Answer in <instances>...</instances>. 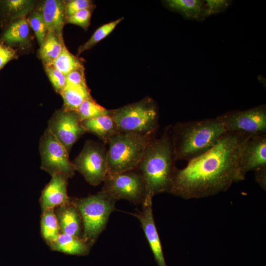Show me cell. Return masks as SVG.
<instances>
[{
	"mask_svg": "<svg viewBox=\"0 0 266 266\" xmlns=\"http://www.w3.org/2000/svg\"><path fill=\"white\" fill-rule=\"evenodd\" d=\"M251 136L227 132L208 151L188 162L184 168H176L169 193L186 200L205 198L243 180L241 158Z\"/></svg>",
	"mask_w": 266,
	"mask_h": 266,
	"instance_id": "1",
	"label": "cell"
},
{
	"mask_svg": "<svg viewBox=\"0 0 266 266\" xmlns=\"http://www.w3.org/2000/svg\"><path fill=\"white\" fill-rule=\"evenodd\" d=\"M171 137V126L159 138L154 137L147 146L136 168L142 176L145 198L169 193L176 167Z\"/></svg>",
	"mask_w": 266,
	"mask_h": 266,
	"instance_id": "2",
	"label": "cell"
},
{
	"mask_svg": "<svg viewBox=\"0 0 266 266\" xmlns=\"http://www.w3.org/2000/svg\"><path fill=\"white\" fill-rule=\"evenodd\" d=\"M217 117L180 122L171 127V137L175 161L188 162L205 153L226 133Z\"/></svg>",
	"mask_w": 266,
	"mask_h": 266,
	"instance_id": "3",
	"label": "cell"
},
{
	"mask_svg": "<svg viewBox=\"0 0 266 266\" xmlns=\"http://www.w3.org/2000/svg\"><path fill=\"white\" fill-rule=\"evenodd\" d=\"M155 135L119 133L112 136L107 143L108 174L136 169Z\"/></svg>",
	"mask_w": 266,
	"mask_h": 266,
	"instance_id": "4",
	"label": "cell"
},
{
	"mask_svg": "<svg viewBox=\"0 0 266 266\" xmlns=\"http://www.w3.org/2000/svg\"><path fill=\"white\" fill-rule=\"evenodd\" d=\"M82 221V238L91 246L105 229L116 200L101 191L85 198H72Z\"/></svg>",
	"mask_w": 266,
	"mask_h": 266,
	"instance_id": "5",
	"label": "cell"
},
{
	"mask_svg": "<svg viewBox=\"0 0 266 266\" xmlns=\"http://www.w3.org/2000/svg\"><path fill=\"white\" fill-rule=\"evenodd\" d=\"M120 133L156 134L159 126V111L150 98L111 110Z\"/></svg>",
	"mask_w": 266,
	"mask_h": 266,
	"instance_id": "6",
	"label": "cell"
},
{
	"mask_svg": "<svg viewBox=\"0 0 266 266\" xmlns=\"http://www.w3.org/2000/svg\"><path fill=\"white\" fill-rule=\"evenodd\" d=\"M72 163L90 184L97 186L108 172L107 149L102 144L88 140Z\"/></svg>",
	"mask_w": 266,
	"mask_h": 266,
	"instance_id": "7",
	"label": "cell"
},
{
	"mask_svg": "<svg viewBox=\"0 0 266 266\" xmlns=\"http://www.w3.org/2000/svg\"><path fill=\"white\" fill-rule=\"evenodd\" d=\"M103 182L101 191L116 200L125 199L134 203H142L145 199V184L137 169L108 174Z\"/></svg>",
	"mask_w": 266,
	"mask_h": 266,
	"instance_id": "8",
	"label": "cell"
},
{
	"mask_svg": "<svg viewBox=\"0 0 266 266\" xmlns=\"http://www.w3.org/2000/svg\"><path fill=\"white\" fill-rule=\"evenodd\" d=\"M39 150L41 169L51 176L62 174L68 178L75 171L69 159L68 151L48 128L41 138Z\"/></svg>",
	"mask_w": 266,
	"mask_h": 266,
	"instance_id": "9",
	"label": "cell"
},
{
	"mask_svg": "<svg viewBox=\"0 0 266 266\" xmlns=\"http://www.w3.org/2000/svg\"><path fill=\"white\" fill-rule=\"evenodd\" d=\"M217 117L226 132L241 133L252 136L266 134L265 104L226 112Z\"/></svg>",
	"mask_w": 266,
	"mask_h": 266,
	"instance_id": "10",
	"label": "cell"
},
{
	"mask_svg": "<svg viewBox=\"0 0 266 266\" xmlns=\"http://www.w3.org/2000/svg\"><path fill=\"white\" fill-rule=\"evenodd\" d=\"M48 129L68 152L86 133L77 112L64 108L54 113L49 121Z\"/></svg>",
	"mask_w": 266,
	"mask_h": 266,
	"instance_id": "11",
	"label": "cell"
},
{
	"mask_svg": "<svg viewBox=\"0 0 266 266\" xmlns=\"http://www.w3.org/2000/svg\"><path fill=\"white\" fill-rule=\"evenodd\" d=\"M133 215L140 223L157 265L158 266H166L161 242L154 219L152 199L145 198L141 211Z\"/></svg>",
	"mask_w": 266,
	"mask_h": 266,
	"instance_id": "12",
	"label": "cell"
},
{
	"mask_svg": "<svg viewBox=\"0 0 266 266\" xmlns=\"http://www.w3.org/2000/svg\"><path fill=\"white\" fill-rule=\"evenodd\" d=\"M68 178L62 174L52 175L42 190L39 202L41 212L68 203L71 200L67 192Z\"/></svg>",
	"mask_w": 266,
	"mask_h": 266,
	"instance_id": "13",
	"label": "cell"
},
{
	"mask_svg": "<svg viewBox=\"0 0 266 266\" xmlns=\"http://www.w3.org/2000/svg\"><path fill=\"white\" fill-rule=\"evenodd\" d=\"M266 167V134L251 136L242 153L241 168L243 174Z\"/></svg>",
	"mask_w": 266,
	"mask_h": 266,
	"instance_id": "14",
	"label": "cell"
},
{
	"mask_svg": "<svg viewBox=\"0 0 266 266\" xmlns=\"http://www.w3.org/2000/svg\"><path fill=\"white\" fill-rule=\"evenodd\" d=\"M61 233L82 238V221L81 214L75 204L70 202L54 208Z\"/></svg>",
	"mask_w": 266,
	"mask_h": 266,
	"instance_id": "15",
	"label": "cell"
},
{
	"mask_svg": "<svg viewBox=\"0 0 266 266\" xmlns=\"http://www.w3.org/2000/svg\"><path fill=\"white\" fill-rule=\"evenodd\" d=\"M48 31L63 37V30L66 22L65 2L59 0L44 1L40 11Z\"/></svg>",
	"mask_w": 266,
	"mask_h": 266,
	"instance_id": "16",
	"label": "cell"
},
{
	"mask_svg": "<svg viewBox=\"0 0 266 266\" xmlns=\"http://www.w3.org/2000/svg\"><path fill=\"white\" fill-rule=\"evenodd\" d=\"M81 122L86 132L94 134L104 144L107 143L112 136L120 133L111 114L84 120Z\"/></svg>",
	"mask_w": 266,
	"mask_h": 266,
	"instance_id": "17",
	"label": "cell"
},
{
	"mask_svg": "<svg viewBox=\"0 0 266 266\" xmlns=\"http://www.w3.org/2000/svg\"><path fill=\"white\" fill-rule=\"evenodd\" d=\"M49 246L53 251L69 255L85 256L89 253L92 246L82 237L61 233Z\"/></svg>",
	"mask_w": 266,
	"mask_h": 266,
	"instance_id": "18",
	"label": "cell"
},
{
	"mask_svg": "<svg viewBox=\"0 0 266 266\" xmlns=\"http://www.w3.org/2000/svg\"><path fill=\"white\" fill-rule=\"evenodd\" d=\"M165 2L170 9L185 17L198 19L205 16V2L200 0H167Z\"/></svg>",
	"mask_w": 266,
	"mask_h": 266,
	"instance_id": "19",
	"label": "cell"
},
{
	"mask_svg": "<svg viewBox=\"0 0 266 266\" xmlns=\"http://www.w3.org/2000/svg\"><path fill=\"white\" fill-rule=\"evenodd\" d=\"M64 102V109L77 112L87 99L92 97L88 87L75 85L69 83L60 93Z\"/></svg>",
	"mask_w": 266,
	"mask_h": 266,
	"instance_id": "20",
	"label": "cell"
},
{
	"mask_svg": "<svg viewBox=\"0 0 266 266\" xmlns=\"http://www.w3.org/2000/svg\"><path fill=\"white\" fill-rule=\"evenodd\" d=\"M65 43L63 37L48 31L39 50V56L44 66L51 65L61 54Z\"/></svg>",
	"mask_w": 266,
	"mask_h": 266,
	"instance_id": "21",
	"label": "cell"
},
{
	"mask_svg": "<svg viewBox=\"0 0 266 266\" xmlns=\"http://www.w3.org/2000/svg\"><path fill=\"white\" fill-rule=\"evenodd\" d=\"M40 232L43 239L49 246L61 234L54 209H48L42 212Z\"/></svg>",
	"mask_w": 266,
	"mask_h": 266,
	"instance_id": "22",
	"label": "cell"
},
{
	"mask_svg": "<svg viewBox=\"0 0 266 266\" xmlns=\"http://www.w3.org/2000/svg\"><path fill=\"white\" fill-rule=\"evenodd\" d=\"M51 65L65 75L75 69L84 68L81 61L70 52L65 44L60 55Z\"/></svg>",
	"mask_w": 266,
	"mask_h": 266,
	"instance_id": "23",
	"label": "cell"
},
{
	"mask_svg": "<svg viewBox=\"0 0 266 266\" xmlns=\"http://www.w3.org/2000/svg\"><path fill=\"white\" fill-rule=\"evenodd\" d=\"M29 32L28 19L22 18L8 28L4 34L3 38L9 43H22L27 39Z\"/></svg>",
	"mask_w": 266,
	"mask_h": 266,
	"instance_id": "24",
	"label": "cell"
},
{
	"mask_svg": "<svg viewBox=\"0 0 266 266\" xmlns=\"http://www.w3.org/2000/svg\"><path fill=\"white\" fill-rule=\"evenodd\" d=\"M124 19V17H120L116 20L104 24L100 27L94 32L90 39L79 47L78 54L79 55L84 51L91 49L107 36Z\"/></svg>",
	"mask_w": 266,
	"mask_h": 266,
	"instance_id": "25",
	"label": "cell"
},
{
	"mask_svg": "<svg viewBox=\"0 0 266 266\" xmlns=\"http://www.w3.org/2000/svg\"><path fill=\"white\" fill-rule=\"evenodd\" d=\"M76 112L82 122L99 116L111 114V110L107 109L98 103L92 97H90L83 102Z\"/></svg>",
	"mask_w": 266,
	"mask_h": 266,
	"instance_id": "26",
	"label": "cell"
},
{
	"mask_svg": "<svg viewBox=\"0 0 266 266\" xmlns=\"http://www.w3.org/2000/svg\"><path fill=\"white\" fill-rule=\"evenodd\" d=\"M29 25L34 32L40 46L44 42L48 30L40 11L34 12L28 19Z\"/></svg>",
	"mask_w": 266,
	"mask_h": 266,
	"instance_id": "27",
	"label": "cell"
},
{
	"mask_svg": "<svg viewBox=\"0 0 266 266\" xmlns=\"http://www.w3.org/2000/svg\"><path fill=\"white\" fill-rule=\"evenodd\" d=\"M44 66L45 70L53 87L57 93L60 94L67 83L66 75L52 65Z\"/></svg>",
	"mask_w": 266,
	"mask_h": 266,
	"instance_id": "28",
	"label": "cell"
},
{
	"mask_svg": "<svg viewBox=\"0 0 266 266\" xmlns=\"http://www.w3.org/2000/svg\"><path fill=\"white\" fill-rule=\"evenodd\" d=\"M94 8L79 11L66 18L67 23L72 24L87 30L90 24V20Z\"/></svg>",
	"mask_w": 266,
	"mask_h": 266,
	"instance_id": "29",
	"label": "cell"
},
{
	"mask_svg": "<svg viewBox=\"0 0 266 266\" xmlns=\"http://www.w3.org/2000/svg\"><path fill=\"white\" fill-rule=\"evenodd\" d=\"M93 1L90 0H72L65 2L66 18L82 10L94 8Z\"/></svg>",
	"mask_w": 266,
	"mask_h": 266,
	"instance_id": "30",
	"label": "cell"
},
{
	"mask_svg": "<svg viewBox=\"0 0 266 266\" xmlns=\"http://www.w3.org/2000/svg\"><path fill=\"white\" fill-rule=\"evenodd\" d=\"M6 5L10 11L22 16L32 8L33 2L27 0H9L6 1Z\"/></svg>",
	"mask_w": 266,
	"mask_h": 266,
	"instance_id": "31",
	"label": "cell"
},
{
	"mask_svg": "<svg viewBox=\"0 0 266 266\" xmlns=\"http://www.w3.org/2000/svg\"><path fill=\"white\" fill-rule=\"evenodd\" d=\"M230 2L227 0H205V16L222 11L229 6Z\"/></svg>",
	"mask_w": 266,
	"mask_h": 266,
	"instance_id": "32",
	"label": "cell"
},
{
	"mask_svg": "<svg viewBox=\"0 0 266 266\" xmlns=\"http://www.w3.org/2000/svg\"><path fill=\"white\" fill-rule=\"evenodd\" d=\"M85 68L75 69L66 75L67 83L83 87H88L86 84Z\"/></svg>",
	"mask_w": 266,
	"mask_h": 266,
	"instance_id": "33",
	"label": "cell"
},
{
	"mask_svg": "<svg viewBox=\"0 0 266 266\" xmlns=\"http://www.w3.org/2000/svg\"><path fill=\"white\" fill-rule=\"evenodd\" d=\"M16 57V52L14 49L0 43V69L8 62Z\"/></svg>",
	"mask_w": 266,
	"mask_h": 266,
	"instance_id": "34",
	"label": "cell"
},
{
	"mask_svg": "<svg viewBox=\"0 0 266 266\" xmlns=\"http://www.w3.org/2000/svg\"><path fill=\"white\" fill-rule=\"evenodd\" d=\"M256 181L263 189L266 188V167H263L255 171Z\"/></svg>",
	"mask_w": 266,
	"mask_h": 266,
	"instance_id": "35",
	"label": "cell"
}]
</instances>
